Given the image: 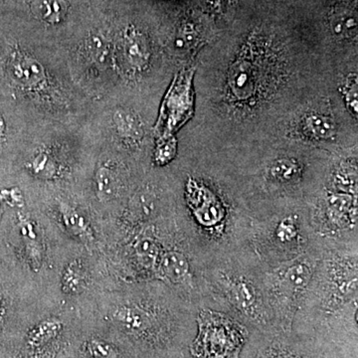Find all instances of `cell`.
Wrapping results in <instances>:
<instances>
[{
	"label": "cell",
	"mask_w": 358,
	"mask_h": 358,
	"mask_svg": "<svg viewBox=\"0 0 358 358\" xmlns=\"http://www.w3.org/2000/svg\"><path fill=\"white\" fill-rule=\"evenodd\" d=\"M301 129L308 138L313 140H329L336 134V124L327 115L313 114L303 119Z\"/></svg>",
	"instance_id": "2e32d148"
},
{
	"label": "cell",
	"mask_w": 358,
	"mask_h": 358,
	"mask_svg": "<svg viewBox=\"0 0 358 358\" xmlns=\"http://www.w3.org/2000/svg\"><path fill=\"white\" fill-rule=\"evenodd\" d=\"M60 331L61 324L58 320H45L30 333L28 343L33 348H38L55 338Z\"/></svg>",
	"instance_id": "603a6c76"
},
{
	"label": "cell",
	"mask_w": 358,
	"mask_h": 358,
	"mask_svg": "<svg viewBox=\"0 0 358 358\" xmlns=\"http://www.w3.org/2000/svg\"><path fill=\"white\" fill-rule=\"evenodd\" d=\"M113 122L115 131L122 141L129 143H136L143 138V127L140 119L131 110H115Z\"/></svg>",
	"instance_id": "9a60e30c"
},
{
	"label": "cell",
	"mask_w": 358,
	"mask_h": 358,
	"mask_svg": "<svg viewBox=\"0 0 358 358\" xmlns=\"http://www.w3.org/2000/svg\"><path fill=\"white\" fill-rule=\"evenodd\" d=\"M334 189L338 192L357 194V169L353 162H341V166L334 171L333 176Z\"/></svg>",
	"instance_id": "7402d4cb"
},
{
	"label": "cell",
	"mask_w": 358,
	"mask_h": 358,
	"mask_svg": "<svg viewBox=\"0 0 358 358\" xmlns=\"http://www.w3.org/2000/svg\"><path fill=\"white\" fill-rule=\"evenodd\" d=\"M2 203H6V202H4L3 193H2L1 190V192H0V207H1Z\"/></svg>",
	"instance_id": "4dcf8cb0"
},
{
	"label": "cell",
	"mask_w": 358,
	"mask_h": 358,
	"mask_svg": "<svg viewBox=\"0 0 358 358\" xmlns=\"http://www.w3.org/2000/svg\"><path fill=\"white\" fill-rule=\"evenodd\" d=\"M131 254L136 266L145 274L157 275V265L164 252V245L150 226L143 228L131 242Z\"/></svg>",
	"instance_id": "30bf717a"
},
{
	"label": "cell",
	"mask_w": 358,
	"mask_h": 358,
	"mask_svg": "<svg viewBox=\"0 0 358 358\" xmlns=\"http://www.w3.org/2000/svg\"><path fill=\"white\" fill-rule=\"evenodd\" d=\"M357 195L327 189L310 209V226L317 241L327 245L357 244Z\"/></svg>",
	"instance_id": "8992f818"
},
{
	"label": "cell",
	"mask_w": 358,
	"mask_h": 358,
	"mask_svg": "<svg viewBox=\"0 0 358 358\" xmlns=\"http://www.w3.org/2000/svg\"><path fill=\"white\" fill-rule=\"evenodd\" d=\"M155 212L157 204L150 193H138L129 205V217L134 223H147L154 218Z\"/></svg>",
	"instance_id": "d6986e66"
},
{
	"label": "cell",
	"mask_w": 358,
	"mask_h": 358,
	"mask_svg": "<svg viewBox=\"0 0 358 358\" xmlns=\"http://www.w3.org/2000/svg\"><path fill=\"white\" fill-rule=\"evenodd\" d=\"M346 107L350 110V114L355 117H357L358 113V99H357V74H350L345 80L341 90Z\"/></svg>",
	"instance_id": "4316f807"
},
{
	"label": "cell",
	"mask_w": 358,
	"mask_h": 358,
	"mask_svg": "<svg viewBox=\"0 0 358 358\" xmlns=\"http://www.w3.org/2000/svg\"><path fill=\"white\" fill-rule=\"evenodd\" d=\"M109 52V44L99 35L92 36L91 38L87 40L86 44H85V57L93 64L102 65L107 62Z\"/></svg>",
	"instance_id": "cb8c5ba5"
},
{
	"label": "cell",
	"mask_w": 358,
	"mask_h": 358,
	"mask_svg": "<svg viewBox=\"0 0 358 358\" xmlns=\"http://www.w3.org/2000/svg\"><path fill=\"white\" fill-rule=\"evenodd\" d=\"M1 312H2V303H1V301H0V315H1Z\"/></svg>",
	"instance_id": "1f68e13d"
},
{
	"label": "cell",
	"mask_w": 358,
	"mask_h": 358,
	"mask_svg": "<svg viewBox=\"0 0 358 358\" xmlns=\"http://www.w3.org/2000/svg\"><path fill=\"white\" fill-rule=\"evenodd\" d=\"M59 213H60L61 222L69 234L82 243L87 245L93 243V230L83 214L80 213L74 207L66 203L60 204Z\"/></svg>",
	"instance_id": "5bb4252c"
},
{
	"label": "cell",
	"mask_w": 358,
	"mask_h": 358,
	"mask_svg": "<svg viewBox=\"0 0 358 358\" xmlns=\"http://www.w3.org/2000/svg\"><path fill=\"white\" fill-rule=\"evenodd\" d=\"M322 253L320 243L294 260L266 270V294L277 331H292L294 315Z\"/></svg>",
	"instance_id": "277c9868"
},
{
	"label": "cell",
	"mask_w": 358,
	"mask_h": 358,
	"mask_svg": "<svg viewBox=\"0 0 358 358\" xmlns=\"http://www.w3.org/2000/svg\"><path fill=\"white\" fill-rule=\"evenodd\" d=\"M322 246L292 331L329 358H358L357 244Z\"/></svg>",
	"instance_id": "6da1fadb"
},
{
	"label": "cell",
	"mask_w": 358,
	"mask_h": 358,
	"mask_svg": "<svg viewBox=\"0 0 358 358\" xmlns=\"http://www.w3.org/2000/svg\"><path fill=\"white\" fill-rule=\"evenodd\" d=\"M194 67H185L174 76L162 100L155 126L157 140L174 136L194 114Z\"/></svg>",
	"instance_id": "ba28073f"
},
{
	"label": "cell",
	"mask_w": 358,
	"mask_h": 358,
	"mask_svg": "<svg viewBox=\"0 0 358 358\" xmlns=\"http://www.w3.org/2000/svg\"><path fill=\"white\" fill-rule=\"evenodd\" d=\"M320 245L310 209L280 206L254 219L250 246L267 268L294 260Z\"/></svg>",
	"instance_id": "3957f363"
},
{
	"label": "cell",
	"mask_w": 358,
	"mask_h": 358,
	"mask_svg": "<svg viewBox=\"0 0 358 358\" xmlns=\"http://www.w3.org/2000/svg\"><path fill=\"white\" fill-rule=\"evenodd\" d=\"M7 138H8V124L6 117L0 110V148L6 145Z\"/></svg>",
	"instance_id": "f1b7e54d"
},
{
	"label": "cell",
	"mask_w": 358,
	"mask_h": 358,
	"mask_svg": "<svg viewBox=\"0 0 358 358\" xmlns=\"http://www.w3.org/2000/svg\"><path fill=\"white\" fill-rule=\"evenodd\" d=\"M88 352L93 358H117V352L112 345L99 339L90 341Z\"/></svg>",
	"instance_id": "83f0119b"
},
{
	"label": "cell",
	"mask_w": 358,
	"mask_h": 358,
	"mask_svg": "<svg viewBox=\"0 0 358 358\" xmlns=\"http://www.w3.org/2000/svg\"><path fill=\"white\" fill-rule=\"evenodd\" d=\"M178 140L174 136L157 140L154 152L155 166H166L171 164L178 155Z\"/></svg>",
	"instance_id": "d4e9b609"
},
{
	"label": "cell",
	"mask_w": 358,
	"mask_h": 358,
	"mask_svg": "<svg viewBox=\"0 0 358 358\" xmlns=\"http://www.w3.org/2000/svg\"><path fill=\"white\" fill-rule=\"evenodd\" d=\"M196 326L188 348L192 358H239L250 334L232 315L207 307L197 310Z\"/></svg>",
	"instance_id": "5b68a950"
},
{
	"label": "cell",
	"mask_w": 358,
	"mask_h": 358,
	"mask_svg": "<svg viewBox=\"0 0 358 358\" xmlns=\"http://www.w3.org/2000/svg\"><path fill=\"white\" fill-rule=\"evenodd\" d=\"M115 320L131 333L148 341H157L164 324H160L159 313L140 305L124 306L117 308Z\"/></svg>",
	"instance_id": "9c48e42d"
},
{
	"label": "cell",
	"mask_w": 358,
	"mask_h": 358,
	"mask_svg": "<svg viewBox=\"0 0 358 358\" xmlns=\"http://www.w3.org/2000/svg\"><path fill=\"white\" fill-rule=\"evenodd\" d=\"M119 56L127 72H138L145 69L150 58L147 39L136 30H128L122 40Z\"/></svg>",
	"instance_id": "8fae6325"
},
{
	"label": "cell",
	"mask_w": 358,
	"mask_h": 358,
	"mask_svg": "<svg viewBox=\"0 0 358 358\" xmlns=\"http://www.w3.org/2000/svg\"><path fill=\"white\" fill-rule=\"evenodd\" d=\"M87 273L81 261H73L66 267L62 275V289L68 294L82 293L86 288Z\"/></svg>",
	"instance_id": "44dd1931"
},
{
	"label": "cell",
	"mask_w": 358,
	"mask_h": 358,
	"mask_svg": "<svg viewBox=\"0 0 358 358\" xmlns=\"http://www.w3.org/2000/svg\"><path fill=\"white\" fill-rule=\"evenodd\" d=\"M331 29L338 36H348L357 31V17L352 11L338 10L331 20Z\"/></svg>",
	"instance_id": "484cf974"
},
{
	"label": "cell",
	"mask_w": 358,
	"mask_h": 358,
	"mask_svg": "<svg viewBox=\"0 0 358 358\" xmlns=\"http://www.w3.org/2000/svg\"><path fill=\"white\" fill-rule=\"evenodd\" d=\"M266 270L251 246L205 265L211 308L232 315L249 331L275 329L266 294Z\"/></svg>",
	"instance_id": "7a4b0ae2"
},
{
	"label": "cell",
	"mask_w": 358,
	"mask_h": 358,
	"mask_svg": "<svg viewBox=\"0 0 358 358\" xmlns=\"http://www.w3.org/2000/svg\"><path fill=\"white\" fill-rule=\"evenodd\" d=\"M18 226L28 262L35 272H38L43 265L45 253L41 232L34 221L21 212L18 213Z\"/></svg>",
	"instance_id": "4fadbf2b"
},
{
	"label": "cell",
	"mask_w": 358,
	"mask_h": 358,
	"mask_svg": "<svg viewBox=\"0 0 358 358\" xmlns=\"http://www.w3.org/2000/svg\"><path fill=\"white\" fill-rule=\"evenodd\" d=\"M239 358H329L294 331H251Z\"/></svg>",
	"instance_id": "52a82bcc"
},
{
	"label": "cell",
	"mask_w": 358,
	"mask_h": 358,
	"mask_svg": "<svg viewBox=\"0 0 358 358\" xmlns=\"http://www.w3.org/2000/svg\"><path fill=\"white\" fill-rule=\"evenodd\" d=\"M31 10L44 22L57 24L64 20L67 13L65 0H31Z\"/></svg>",
	"instance_id": "e0dca14e"
},
{
	"label": "cell",
	"mask_w": 358,
	"mask_h": 358,
	"mask_svg": "<svg viewBox=\"0 0 358 358\" xmlns=\"http://www.w3.org/2000/svg\"><path fill=\"white\" fill-rule=\"evenodd\" d=\"M209 2H210L211 6L216 9V10H219L221 8L222 0H209Z\"/></svg>",
	"instance_id": "f546056e"
},
{
	"label": "cell",
	"mask_w": 358,
	"mask_h": 358,
	"mask_svg": "<svg viewBox=\"0 0 358 358\" xmlns=\"http://www.w3.org/2000/svg\"><path fill=\"white\" fill-rule=\"evenodd\" d=\"M28 169L37 178L53 179L59 173L58 160L50 150H38L28 162Z\"/></svg>",
	"instance_id": "ffe728a7"
},
{
	"label": "cell",
	"mask_w": 358,
	"mask_h": 358,
	"mask_svg": "<svg viewBox=\"0 0 358 358\" xmlns=\"http://www.w3.org/2000/svg\"><path fill=\"white\" fill-rule=\"evenodd\" d=\"M305 171V164L296 157H282L268 164L265 178L273 185L296 186L303 181Z\"/></svg>",
	"instance_id": "7c38bea8"
},
{
	"label": "cell",
	"mask_w": 358,
	"mask_h": 358,
	"mask_svg": "<svg viewBox=\"0 0 358 358\" xmlns=\"http://www.w3.org/2000/svg\"><path fill=\"white\" fill-rule=\"evenodd\" d=\"M95 187L96 195L101 200L107 201L114 199L120 187L119 178L114 167L103 164L96 169Z\"/></svg>",
	"instance_id": "ac0fdd59"
}]
</instances>
